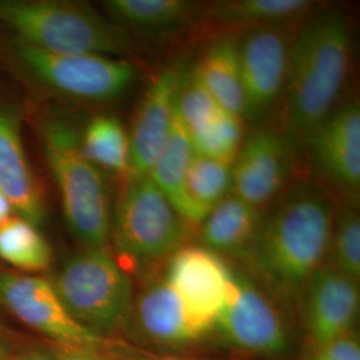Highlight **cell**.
Listing matches in <instances>:
<instances>
[{
	"mask_svg": "<svg viewBox=\"0 0 360 360\" xmlns=\"http://www.w3.org/2000/svg\"><path fill=\"white\" fill-rule=\"evenodd\" d=\"M193 155V143L188 131L175 111L167 142L158 155L148 178L154 181L186 223L202 224L208 212L193 202L187 188V174Z\"/></svg>",
	"mask_w": 360,
	"mask_h": 360,
	"instance_id": "18",
	"label": "cell"
},
{
	"mask_svg": "<svg viewBox=\"0 0 360 360\" xmlns=\"http://www.w3.org/2000/svg\"><path fill=\"white\" fill-rule=\"evenodd\" d=\"M13 210L10 200L7 199V196L0 190V221L10 218L13 215Z\"/></svg>",
	"mask_w": 360,
	"mask_h": 360,
	"instance_id": "32",
	"label": "cell"
},
{
	"mask_svg": "<svg viewBox=\"0 0 360 360\" xmlns=\"http://www.w3.org/2000/svg\"><path fill=\"white\" fill-rule=\"evenodd\" d=\"M323 174L349 193L360 187V105L338 104L306 143Z\"/></svg>",
	"mask_w": 360,
	"mask_h": 360,
	"instance_id": "16",
	"label": "cell"
},
{
	"mask_svg": "<svg viewBox=\"0 0 360 360\" xmlns=\"http://www.w3.org/2000/svg\"><path fill=\"white\" fill-rule=\"evenodd\" d=\"M114 359V358H112ZM134 360H207L195 356H181V355H163V356H150V358H136Z\"/></svg>",
	"mask_w": 360,
	"mask_h": 360,
	"instance_id": "33",
	"label": "cell"
},
{
	"mask_svg": "<svg viewBox=\"0 0 360 360\" xmlns=\"http://www.w3.org/2000/svg\"><path fill=\"white\" fill-rule=\"evenodd\" d=\"M0 62L34 91L89 103L119 99L138 79L126 58L43 51L3 34Z\"/></svg>",
	"mask_w": 360,
	"mask_h": 360,
	"instance_id": "4",
	"label": "cell"
},
{
	"mask_svg": "<svg viewBox=\"0 0 360 360\" xmlns=\"http://www.w3.org/2000/svg\"><path fill=\"white\" fill-rule=\"evenodd\" d=\"M6 360H58L49 346H30L13 349Z\"/></svg>",
	"mask_w": 360,
	"mask_h": 360,
	"instance_id": "31",
	"label": "cell"
},
{
	"mask_svg": "<svg viewBox=\"0 0 360 360\" xmlns=\"http://www.w3.org/2000/svg\"><path fill=\"white\" fill-rule=\"evenodd\" d=\"M107 19L123 30L146 37H168L191 25L202 6L188 0H107Z\"/></svg>",
	"mask_w": 360,
	"mask_h": 360,
	"instance_id": "20",
	"label": "cell"
},
{
	"mask_svg": "<svg viewBox=\"0 0 360 360\" xmlns=\"http://www.w3.org/2000/svg\"><path fill=\"white\" fill-rule=\"evenodd\" d=\"M352 53L347 16L327 8L302 22L291 46L281 108V129L292 148L333 112L345 87Z\"/></svg>",
	"mask_w": 360,
	"mask_h": 360,
	"instance_id": "2",
	"label": "cell"
},
{
	"mask_svg": "<svg viewBox=\"0 0 360 360\" xmlns=\"http://www.w3.org/2000/svg\"><path fill=\"white\" fill-rule=\"evenodd\" d=\"M0 190L18 217L37 227L44 223L46 198L25 150L22 117L15 107L6 103H0Z\"/></svg>",
	"mask_w": 360,
	"mask_h": 360,
	"instance_id": "17",
	"label": "cell"
},
{
	"mask_svg": "<svg viewBox=\"0 0 360 360\" xmlns=\"http://www.w3.org/2000/svg\"><path fill=\"white\" fill-rule=\"evenodd\" d=\"M50 282L70 315L92 334L108 340L126 330L132 282L108 250L83 248L72 254Z\"/></svg>",
	"mask_w": 360,
	"mask_h": 360,
	"instance_id": "6",
	"label": "cell"
},
{
	"mask_svg": "<svg viewBox=\"0 0 360 360\" xmlns=\"http://www.w3.org/2000/svg\"><path fill=\"white\" fill-rule=\"evenodd\" d=\"M186 221L154 181L127 184L111 220L110 242L138 266L168 260L184 245Z\"/></svg>",
	"mask_w": 360,
	"mask_h": 360,
	"instance_id": "8",
	"label": "cell"
},
{
	"mask_svg": "<svg viewBox=\"0 0 360 360\" xmlns=\"http://www.w3.org/2000/svg\"><path fill=\"white\" fill-rule=\"evenodd\" d=\"M303 360H360L359 336L352 331L330 343L309 347Z\"/></svg>",
	"mask_w": 360,
	"mask_h": 360,
	"instance_id": "29",
	"label": "cell"
},
{
	"mask_svg": "<svg viewBox=\"0 0 360 360\" xmlns=\"http://www.w3.org/2000/svg\"><path fill=\"white\" fill-rule=\"evenodd\" d=\"M15 348L11 347L8 340L0 334V360H6Z\"/></svg>",
	"mask_w": 360,
	"mask_h": 360,
	"instance_id": "34",
	"label": "cell"
},
{
	"mask_svg": "<svg viewBox=\"0 0 360 360\" xmlns=\"http://www.w3.org/2000/svg\"><path fill=\"white\" fill-rule=\"evenodd\" d=\"M231 271L223 257L203 245H183L167 260L165 278L206 338L227 299Z\"/></svg>",
	"mask_w": 360,
	"mask_h": 360,
	"instance_id": "11",
	"label": "cell"
},
{
	"mask_svg": "<svg viewBox=\"0 0 360 360\" xmlns=\"http://www.w3.org/2000/svg\"><path fill=\"white\" fill-rule=\"evenodd\" d=\"M231 167L229 163L193 153L187 174V188L198 206L210 212L231 193Z\"/></svg>",
	"mask_w": 360,
	"mask_h": 360,
	"instance_id": "26",
	"label": "cell"
},
{
	"mask_svg": "<svg viewBox=\"0 0 360 360\" xmlns=\"http://www.w3.org/2000/svg\"><path fill=\"white\" fill-rule=\"evenodd\" d=\"M315 8L311 0H229L217 1L207 15L220 25L232 27L287 26L307 19Z\"/></svg>",
	"mask_w": 360,
	"mask_h": 360,
	"instance_id": "22",
	"label": "cell"
},
{
	"mask_svg": "<svg viewBox=\"0 0 360 360\" xmlns=\"http://www.w3.org/2000/svg\"><path fill=\"white\" fill-rule=\"evenodd\" d=\"M52 352L58 360H114L110 349L98 351V349H86V348L63 347L50 345Z\"/></svg>",
	"mask_w": 360,
	"mask_h": 360,
	"instance_id": "30",
	"label": "cell"
},
{
	"mask_svg": "<svg viewBox=\"0 0 360 360\" xmlns=\"http://www.w3.org/2000/svg\"><path fill=\"white\" fill-rule=\"evenodd\" d=\"M37 129L68 230L83 248L108 250L112 215L102 169L83 155L80 134L63 116L43 112Z\"/></svg>",
	"mask_w": 360,
	"mask_h": 360,
	"instance_id": "3",
	"label": "cell"
},
{
	"mask_svg": "<svg viewBox=\"0 0 360 360\" xmlns=\"http://www.w3.org/2000/svg\"><path fill=\"white\" fill-rule=\"evenodd\" d=\"M264 219L263 210L230 193L212 207L202 223V245L220 257L245 260Z\"/></svg>",
	"mask_w": 360,
	"mask_h": 360,
	"instance_id": "19",
	"label": "cell"
},
{
	"mask_svg": "<svg viewBox=\"0 0 360 360\" xmlns=\"http://www.w3.org/2000/svg\"><path fill=\"white\" fill-rule=\"evenodd\" d=\"M292 150L279 129H255L232 163L231 193L260 210L269 205L290 178Z\"/></svg>",
	"mask_w": 360,
	"mask_h": 360,
	"instance_id": "12",
	"label": "cell"
},
{
	"mask_svg": "<svg viewBox=\"0 0 360 360\" xmlns=\"http://www.w3.org/2000/svg\"><path fill=\"white\" fill-rule=\"evenodd\" d=\"M221 111L195 72L193 67H183L176 92V114L188 131L196 134Z\"/></svg>",
	"mask_w": 360,
	"mask_h": 360,
	"instance_id": "28",
	"label": "cell"
},
{
	"mask_svg": "<svg viewBox=\"0 0 360 360\" xmlns=\"http://www.w3.org/2000/svg\"><path fill=\"white\" fill-rule=\"evenodd\" d=\"M181 65L160 71L144 91L129 135L127 184L147 178L150 169L167 142L176 111V92Z\"/></svg>",
	"mask_w": 360,
	"mask_h": 360,
	"instance_id": "14",
	"label": "cell"
},
{
	"mask_svg": "<svg viewBox=\"0 0 360 360\" xmlns=\"http://www.w3.org/2000/svg\"><path fill=\"white\" fill-rule=\"evenodd\" d=\"M327 257V264L359 283L360 218L354 205L335 217Z\"/></svg>",
	"mask_w": 360,
	"mask_h": 360,
	"instance_id": "27",
	"label": "cell"
},
{
	"mask_svg": "<svg viewBox=\"0 0 360 360\" xmlns=\"http://www.w3.org/2000/svg\"><path fill=\"white\" fill-rule=\"evenodd\" d=\"M80 148L99 169L104 168L126 176L129 165V135L115 116L92 117L80 134Z\"/></svg>",
	"mask_w": 360,
	"mask_h": 360,
	"instance_id": "24",
	"label": "cell"
},
{
	"mask_svg": "<svg viewBox=\"0 0 360 360\" xmlns=\"http://www.w3.org/2000/svg\"><path fill=\"white\" fill-rule=\"evenodd\" d=\"M0 259L22 274H39L52 264V248L38 227L18 215L0 221Z\"/></svg>",
	"mask_w": 360,
	"mask_h": 360,
	"instance_id": "23",
	"label": "cell"
},
{
	"mask_svg": "<svg viewBox=\"0 0 360 360\" xmlns=\"http://www.w3.org/2000/svg\"><path fill=\"white\" fill-rule=\"evenodd\" d=\"M0 302L16 319L63 347L108 351L110 340L92 334L70 315L49 279L22 272H0Z\"/></svg>",
	"mask_w": 360,
	"mask_h": 360,
	"instance_id": "9",
	"label": "cell"
},
{
	"mask_svg": "<svg viewBox=\"0 0 360 360\" xmlns=\"http://www.w3.org/2000/svg\"><path fill=\"white\" fill-rule=\"evenodd\" d=\"M210 336L223 347L259 358H283L295 347L290 309L243 269H232L227 299Z\"/></svg>",
	"mask_w": 360,
	"mask_h": 360,
	"instance_id": "7",
	"label": "cell"
},
{
	"mask_svg": "<svg viewBox=\"0 0 360 360\" xmlns=\"http://www.w3.org/2000/svg\"><path fill=\"white\" fill-rule=\"evenodd\" d=\"M299 300L309 346H322L354 331L359 314V283L324 263Z\"/></svg>",
	"mask_w": 360,
	"mask_h": 360,
	"instance_id": "13",
	"label": "cell"
},
{
	"mask_svg": "<svg viewBox=\"0 0 360 360\" xmlns=\"http://www.w3.org/2000/svg\"><path fill=\"white\" fill-rule=\"evenodd\" d=\"M295 26L251 28L238 40L245 120L263 119L281 105Z\"/></svg>",
	"mask_w": 360,
	"mask_h": 360,
	"instance_id": "10",
	"label": "cell"
},
{
	"mask_svg": "<svg viewBox=\"0 0 360 360\" xmlns=\"http://www.w3.org/2000/svg\"><path fill=\"white\" fill-rule=\"evenodd\" d=\"M129 328L146 343L169 351L191 347L206 339L165 276L146 284L134 297Z\"/></svg>",
	"mask_w": 360,
	"mask_h": 360,
	"instance_id": "15",
	"label": "cell"
},
{
	"mask_svg": "<svg viewBox=\"0 0 360 360\" xmlns=\"http://www.w3.org/2000/svg\"><path fill=\"white\" fill-rule=\"evenodd\" d=\"M334 219L328 196L311 184H299L264 214L245 262L257 283L285 309L326 263Z\"/></svg>",
	"mask_w": 360,
	"mask_h": 360,
	"instance_id": "1",
	"label": "cell"
},
{
	"mask_svg": "<svg viewBox=\"0 0 360 360\" xmlns=\"http://www.w3.org/2000/svg\"><path fill=\"white\" fill-rule=\"evenodd\" d=\"M190 139L195 154L232 165L243 144V120L221 110Z\"/></svg>",
	"mask_w": 360,
	"mask_h": 360,
	"instance_id": "25",
	"label": "cell"
},
{
	"mask_svg": "<svg viewBox=\"0 0 360 360\" xmlns=\"http://www.w3.org/2000/svg\"><path fill=\"white\" fill-rule=\"evenodd\" d=\"M0 34L55 53L129 55V34L86 4L0 0Z\"/></svg>",
	"mask_w": 360,
	"mask_h": 360,
	"instance_id": "5",
	"label": "cell"
},
{
	"mask_svg": "<svg viewBox=\"0 0 360 360\" xmlns=\"http://www.w3.org/2000/svg\"><path fill=\"white\" fill-rule=\"evenodd\" d=\"M195 72L219 107L245 120V101L238 39L214 41L193 65Z\"/></svg>",
	"mask_w": 360,
	"mask_h": 360,
	"instance_id": "21",
	"label": "cell"
}]
</instances>
